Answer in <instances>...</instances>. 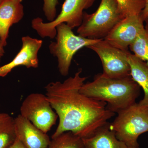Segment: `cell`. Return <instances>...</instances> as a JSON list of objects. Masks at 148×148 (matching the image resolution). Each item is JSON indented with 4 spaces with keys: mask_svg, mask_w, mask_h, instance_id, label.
Listing matches in <instances>:
<instances>
[{
    "mask_svg": "<svg viewBox=\"0 0 148 148\" xmlns=\"http://www.w3.org/2000/svg\"><path fill=\"white\" fill-rule=\"evenodd\" d=\"M42 10L45 16L49 22L53 21L57 15V6L58 0H43Z\"/></svg>",
    "mask_w": 148,
    "mask_h": 148,
    "instance_id": "d6986e66",
    "label": "cell"
},
{
    "mask_svg": "<svg viewBox=\"0 0 148 148\" xmlns=\"http://www.w3.org/2000/svg\"><path fill=\"white\" fill-rule=\"evenodd\" d=\"M124 18L116 0H101L95 12H84L82 23L77 33L87 38L104 39Z\"/></svg>",
    "mask_w": 148,
    "mask_h": 148,
    "instance_id": "3957f363",
    "label": "cell"
},
{
    "mask_svg": "<svg viewBox=\"0 0 148 148\" xmlns=\"http://www.w3.org/2000/svg\"><path fill=\"white\" fill-rule=\"evenodd\" d=\"M78 69L73 77L64 82L49 83L45 87L46 95L59 118V123L51 138L70 131L82 138L91 136L108 122L114 113L107 103L84 95L80 91L86 77Z\"/></svg>",
    "mask_w": 148,
    "mask_h": 148,
    "instance_id": "6da1fadb",
    "label": "cell"
},
{
    "mask_svg": "<svg viewBox=\"0 0 148 148\" xmlns=\"http://www.w3.org/2000/svg\"><path fill=\"white\" fill-rule=\"evenodd\" d=\"M4 53L5 51L4 49V46L2 43L1 39H0V62H1L2 58L4 55Z\"/></svg>",
    "mask_w": 148,
    "mask_h": 148,
    "instance_id": "7402d4cb",
    "label": "cell"
},
{
    "mask_svg": "<svg viewBox=\"0 0 148 148\" xmlns=\"http://www.w3.org/2000/svg\"><path fill=\"white\" fill-rule=\"evenodd\" d=\"M20 114L47 133L56 123L58 116L46 95L32 93L26 97L20 107Z\"/></svg>",
    "mask_w": 148,
    "mask_h": 148,
    "instance_id": "52a82bcc",
    "label": "cell"
},
{
    "mask_svg": "<svg viewBox=\"0 0 148 148\" xmlns=\"http://www.w3.org/2000/svg\"><path fill=\"white\" fill-rule=\"evenodd\" d=\"M87 48L95 52L102 62L103 73L112 78L130 75L128 60V51L121 50L109 44L104 39Z\"/></svg>",
    "mask_w": 148,
    "mask_h": 148,
    "instance_id": "ba28073f",
    "label": "cell"
},
{
    "mask_svg": "<svg viewBox=\"0 0 148 148\" xmlns=\"http://www.w3.org/2000/svg\"><path fill=\"white\" fill-rule=\"evenodd\" d=\"M128 60L130 66V75L142 88L144 92V98L138 104L148 108V64L130 52L128 53Z\"/></svg>",
    "mask_w": 148,
    "mask_h": 148,
    "instance_id": "5bb4252c",
    "label": "cell"
},
{
    "mask_svg": "<svg viewBox=\"0 0 148 148\" xmlns=\"http://www.w3.org/2000/svg\"><path fill=\"white\" fill-rule=\"evenodd\" d=\"M3 0H0V3L3 1Z\"/></svg>",
    "mask_w": 148,
    "mask_h": 148,
    "instance_id": "d4e9b609",
    "label": "cell"
},
{
    "mask_svg": "<svg viewBox=\"0 0 148 148\" xmlns=\"http://www.w3.org/2000/svg\"><path fill=\"white\" fill-rule=\"evenodd\" d=\"M123 17L141 14L146 0H116Z\"/></svg>",
    "mask_w": 148,
    "mask_h": 148,
    "instance_id": "ac0fdd59",
    "label": "cell"
},
{
    "mask_svg": "<svg viewBox=\"0 0 148 148\" xmlns=\"http://www.w3.org/2000/svg\"><path fill=\"white\" fill-rule=\"evenodd\" d=\"M17 0H3L0 3V39L4 47L7 45L10 27L23 18L24 8Z\"/></svg>",
    "mask_w": 148,
    "mask_h": 148,
    "instance_id": "7c38bea8",
    "label": "cell"
},
{
    "mask_svg": "<svg viewBox=\"0 0 148 148\" xmlns=\"http://www.w3.org/2000/svg\"><path fill=\"white\" fill-rule=\"evenodd\" d=\"M145 29L148 32V17L145 20Z\"/></svg>",
    "mask_w": 148,
    "mask_h": 148,
    "instance_id": "603a6c76",
    "label": "cell"
},
{
    "mask_svg": "<svg viewBox=\"0 0 148 148\" xmlns=\"http://www.w3.org/2000/svg\"><path fill=\"white\" fill-rule=\"evenodd\" d=\"M16 137L26 148H47L49 137L31 121L18 115L14 119Z\"/></svg>",
    "mask_w": 148,
    "mask_h": 148,
    "instance_id": "8fae6325",
    "label": "cell"
},
{
    "mask_svg": "<svg viewBox=\"0 0 148 148\" xmlns=\"http://www.w3.org/2000/svg\"><path fill=\"white\" fill-rule=\"evenodd\" d=\"M22 47L15 57L10 63L0 67V77H4L13 69L19 66L29 68H38V53L43 43L42 40L26 36L22 37Z\"/></svg>",
    "mask_w": 148,
    "mask_h": 148,
    "instance_id": "30bf717a",
    "label": "cell"
},
{
    "mask_svg": "<svg viewBox=\"0 0 148 148\" xmlns=\"http://www.w3.org/2000/svg\"><path fill=\"white\" fill-rule=\"evenodd\" d=\"M141 14L124 17L112 29L104 40L114 47L128 51L130 46L145 29Z\"/></svg>",
    "mask_w": 148,
    "mask_h": 148,
    "instance_id": "9c48e42d",
    "label": "cell"
},
{
    "mask_svg": "<svg viewBox=\"0 0 148 148\" xmlns=\"http://www.w3.org/2000/svg\"><path fill=\"white\" fill-rule=\"evenodd\" d=\"M110 128L118 140L132 147H140V135L148 132V108L135 103L117 113Z\"/></svg>",
    "mask_w": 148,
    "mask_h": 148,
    "instance_id": "277c9868",
    "label": "cell"
},
{
    "mask_svg": "<svg viewBox=\"0 0 148 148\" xmlns=\"http://www.w3.org/2000/svg\"><path fill=\"white\" fill-rule=\"evenodd\" d=\"M47 148H85L82 138L68 131L52 138Z\"/></svg>",
    "mask_w": 148,
    "mask_h": 148,
    "instance_id": "2e32d148",
    "label": "cell"
},
{
    "mask_svg": "<svg viewBox=\"0 0 148 148\" xmlns=\"http://www.w3.org/2000/svg\"><path fill=\"white\" fill-rule=\"evenodd\" d=\"M16 138L14 119L8 114L0 112V148H8Z\"/></svg>",
    "mask_w": 148,
    "mask_h": 148,
    "instance_id": "9a60e30c",
    "label": "cell"
},
{
    "mask_svg": "<svg viewBox=\"0 0 148 148\" xmlns=\"http://www.w3.org/2000/svg\"></svg>",
    "mask_w": 148,
    "mask_h": 148,
    "instance_id": "4316f807",
    "label": "cell"
},
{
    "mask_svg": "<svg viewBox=\"0 0 148 148\" xmlns=\"http://www.w3.org/2000/svg\"><path fill=\"white\" fill-rule=\"evenodd\" d=\"M147 64L148 65V60H147Z\"/></svg>",
    "mask_w": 148,
    "mask_h": 148,
    "instance_id": "484cf974",
    "label": "cell"
},
{
    "mask_svg": "<svg viewBox=\"0 0 148 148\" xmlns=\"http://www.w3.org/2000/svg\"><path fill=\"white\" fill-rule=\"evenodd\" d=\"M82 140L85 148H140L129 147L118 140L115 132L110 129L109 122Z\"/></svg>",
    "mask_w": 148,
    "mask_h": 148,
    "instance_id": "4fadbf2b",
    "label": "cell"
},
{
    "mask_svg": "<svg viewBox=\"0 0 148 148\" xmlns=\"http://www.w3.org/2000/svg\"><path fill=\"white\" fill-rule=\"evenodd\" d=\"M56 40L49 44L50 53L56 57L59 73L63 76L69 75L74 56L80 49L94 44L101 39H91L75 34L65 23L56 27Z\"/></svg>",
    "mask_w": 148,
    "mask_h": 148,
    "instance_id": "5b68a950",
    "label": "cell"
},
{
    "mask_svg": "<svg viewBox=\"0 0 148 148\" xmlns=\"http://www.w3.org/2000/svg\"><path fill=\"white\" fill-rule=\"evenodd\" d=\"M95 0H65L60 13L53 21L44 22L38 17L32 21V28L42 38L53 39L56 35V27L65 23L71 29L79 27L82 22L84 10L91 7Z\"/></svg>",
    "mask_w": 148,
    "mask_h": 148,
    "instance_id": "8992f818",
    "label": "cell"
},
{
    "mask_svg": "<svg viewBox=\"0 0 148 148\" xmlns=\"http://www.w3.org/2000/svg\"><path fill=\"white\" fill-rule=\"evenodd\" d=\"M140 87L131 75L119 78L98 74L91 82L84 84L80 91L84 95L107 103V108L117 113L136 103Z\"/></svg>",
    "mask_w": 148,
    "mask_h": 148,
    "instance_id": "7a4b0ae2",
    "label": "cell"
},
{
    "mask_svg": "<svg viewBox=\"0 0 148 148\" xmlns=\"http://www.w3.org/2000/svg\"><path fill=\"white\" fill-rule=\"evenodd\" d=\"M132 54L144 61L148 60V32L145 29L129 46Z\"/></svg>",
    "mask_w": 148,
    "mask_h": 148,
    "instance_id": "e0dca14e",
    "label": "cell"
},
{
    "mask_svg": "<svg viewBox=\"0 0 148 148\" xmlns=\"http://www.w3.org/2000/svg\"><path fill=\"white\" fill-rule=\"evenodd\" d=\"M17 1H19L21 2L23 0H17Z\"/></svg>",
    "mask_w": 148,
    "mask_h": 148,
    "instance_id": "cb8c5ba5",
    "label": "cell"
},
{
    "mask_svg": "<svg viewBox=\"0 0 148 148\" xmlns=\"http://www.w3.org/2000/svg\"><path fill=\"white\" fill-rule=\"evenodd\" d=\"M141 15L144 21L148 17V0H146L145 7L141 12Z\"/></svg>",
    "mask_w": 148,
    "mask_h": 148,
    "instance_id": "ffe728a7",
    "label": "cell"
},
{
    "mask_svg": "<svg viewBox=\"0 0 148 148\" xmlns=\"http://www.w3.org/2000/svg\"><path fill=\"white\" fill-rule=\"evenodd\" d=\"M8 148H26L22 143L16 138L13 144Z\"/></svg>",
    "mask_w": 148,
    "mask_h": 148,
    "instance_id": "44dd1931",
    "label": "cell"
}]
</instances>
